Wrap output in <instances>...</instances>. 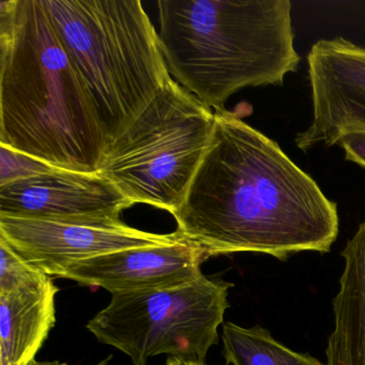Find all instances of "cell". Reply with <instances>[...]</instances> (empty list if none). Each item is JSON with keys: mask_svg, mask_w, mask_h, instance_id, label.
I'll return each instance as SVG.
<instances>
[{"mask_svg": "<svg viewBox=\"0 0 365 365\" xmlns=\"http://www.w3.org/2000/svg\"><path fill=\"white\" fill-rule=\"evenodd\" d=\"M173 215L175 232L209 257L328 253L339 232L336 202L279 144L225 108L215 110L208 149Z\"/></svg>", "mask_w": 365, "mask_h": 365, "instance_id": "obj_1", "label": "cell"}, {"mask_svg": "<svg viewBox=\"0 0 365 365\" xmlns=\"http://www.w3.org/2000/svg\"><path fill=\"white\" fill-rule=\"evenodd\" d=\"M0 145L99 173L108 147L93 96L42 0L0 3Z\"/></svg>", "mask_w": 365, "mask_h": 365, "instance_id": "obj_2", "label": "cell"}, {"mask_svg": "<svg viewBox=\"0 0 365 365\" xmlns=\"http://www.w3.org/2000/svg\"><path fill=\"white\" fill-rule=\"evenodd\" d=\"M158 11L168 72L207 108L282 86L300 65L289 0H160Z\"/></svg>", "mask_w": 365, "mask_h": 365, "instance_id": "obj_3", "label": "cell"}, {"mask_svg": "<svg viewBox=\"0 0 365 365\" xmlns=\"http://www.w3.org/2000/svg\"><path fill=\"white\" fill-rule=\"evenodd\" d=\"M97 106L108 145L170 82L140 0H42Z\"/></svg>", "mask_w": 365, "mask_h": 365, "instance_id": "obj_4", "label": "cell"}, {"mask_svg": "<svg viewBox=\"0 0 365 365\" xmlns=\"http://www.w3.org/2000/svg\"><path fill=\"white\" fill-rule=\"evenodd\" d=\"M215 113L170 81L110 145L100 174L133 204L175 213L208 149Z\"/></svg>", "mask_w": 365, "mask_h": 365, "instance_id": "obj_5", "label": "cell"}, {"mask_svg": "<svg viewBox=\"0 0 365 365\" xmlns=\"http://www.w3.org/2000/svg\"><path fill=\"white\" fill-rule=\"evenodd\" d=\"M232 286L202 275L179 287L114 294L87 330L127 354L133 365H147L159 354L205 363L211 346L219 343L217 329Z\"/></svg>", "mask_w": 365, "mask_h": 365, "instance_id": "obj_6", "label": "cell"}, {"mask_svg": "<svg viewBox=\"0 0 365 365\" xmlns=\"http://www.w3.org/2000/svg\"><path fill=\"white\" fill-rule=\"evenodd\" d=\"M0 237L29 264L50 277L81 260L138 247L178 242L174 234L143 232L120 219L56 220L0 217Z\"/></svg>", "mask_w": 365, "mask_h": 365, "instance_id": "obj_7", "label": "cell"}, {"mask_svg": "<svg viewBox=\"0 0 365 365\" xmlns=\"http://www.w3.org/2000/svg\"><path fill=\"white\" fill-rule=\"evenodd\" d=\"M307 61L313 118L297 134V147L334 146L347 132L365 131V48L343 37L322 39Z\"/></svg>", "mask_w": 365, "mask_h": 365, "instance_id": "obj_8", "label": "cell"}, {"mask_svg": "<svg viewBox=\"0 0 365 365\" xmlns=\"http://www.w3.org/2000/svg\"><path fill=\"white\" fill-rule=\"evenodd\" d=\"M133 205L100 173L56 170L0 187V217L120 219Z\"/></svg>", "mask_w": 365, "mask_h": 365, "instance_id": "obj_9", "label": "cell"}, {"mask_svg": "<svg viewBox=\"0 0 365 365\" xmlns=\"http://www.w3.org/2000/svg\"><path fill=\"white\" fill-rule=\"evenodd\" d=\"M207 252L183 240L172 245L138 247L81 260L68 267L61 279L104 288L110 294L166 289L194 283L202 277Z\"/></svg>", "mask_w": 365, "mask_h": 365, "instance_id": "obj_10", "label": "cell"}, {"mask_svg": "<svg viewBox=\"0 0 365 365\" xmlns=\"http://www.w3.org/2000/svg\"><path fill=\"white\" fill-rule=\"evenodd\" d=\"M52 277L40 283L0 292L1 365H29L56 322Z\"/></svg>", "mask_w": 365, "mask_h": 365, "instance_id": "obj_11", "label": "cell"}, {"mask_svg": "<svg viewBox=\"0 0 365 365\" xmlns=\"http://www.w3.org/2000/svg\"><path fill=\"white\" fill-rule=\"evenodd\" d=\"M341 255L345 267L332 301L334 330L328 339L326 365H365V221Z\"/></svg>", "mask_w": 365, "mask_h": 365, "instance_id": "obj_12", "label": "cell"}, {"mask_svg": "<svg viewBox=\"0 0 365 365\" xmlns=\"http://www.w3.org/2000/svg\"><path fill=\"white\" fill-rule=\"evenodd\" d=\"M223 354L232 365H324L309 354L292 351L260 326L243 328L232 322L223 326Z\"/></svg>", "mask_w": 365, "mask_h": 365, "instance_id": "obj_13", "label": "cell"}, {"mask_svg": "<svg viewBox=\"0 0 365 365\" xmlns=\"http://www.w3.org/2000/svg\"><path fill=\"white\" fill-rule=\"evenodd\" d=\"M48 277L50 275L23 259L9 243L0 237V292L40 283Z\"/></svg>", "mask_w": 365, "mask_h": 365, "instance_id": "obj_14", "label": "cell"}, {"mask_svg": "<svg viewBox=\"0 0 365 365\" xmlns=\"http://www.w3.org/2000/svg\"><path fill=\"white\" fill-rule=\"evenodd\" d=\"M54 170L46 162L0 145V187Z\"/></svg>", "mask_w": 365, "mask_h": 365, "instance_id": "obj_15", "label": "cell"}, {"mask_svg": "<svg viewBox=\"0 0 365 365\" xmlns=\"http://www.w3.org/2000/svg\"><path fill=\"white\" fill-rule=\"evenodd\" d=\"M345 151L346 160L365 168V131H350L343 134L337 144Z\"/></svg>", "mask_w": 365, "mask_h": 365, "instance_id": "obj_16", "label": "cell"}, {"mask_svg": "<svg viewBox=\"0 0 365 365\" xmlns=\"http://www.w3.org/2000/svg\"><path fill=\"white\" fill-rule=\"evenodd\" d=\"M166 365H206L205 363L197 362L193 360H185V359L170 356L166 361Z\"/></svg>", "mask_w": 365, "mask_h": 365, "instance_id": "obj_17", "label": "cell"}, {"mask_svg": "<svg viewBox=\"0 0 365 365\" xmlns=\"http://www.w3.org/2000/svg\"><path fill=\"white\" fill-rule=\"evenodd\" d=\"M29 365H66L65 363L58 362V361H53V362H39V361L34 360L29 363Z\"/></svg>", "mask_w": 365, "mask_h": 365, "instance_id": "obj_18", "label": "cell"}]
</instances>
